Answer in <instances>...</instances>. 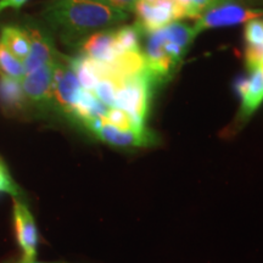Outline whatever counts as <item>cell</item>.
I'll return each instance as SVG.
<instances>
[{
	"instance_id": "19",
	"label": "cell",
	"mask_w": 263,
	"mask_h": 263,
	"mask_svg": "<svg viewBox=\"0 0 263 263\" xmlns=\"http://www.w3.org/2000/svg\"><path fill=\"white\" fill-rule=\"evenodd\" d=\"M98 2L128 14L129 11L133 12L134 5L137 4L138 0H98Z\"/></svg>"
},
{
	"instance_id": "1",
	"label": "cell",
	"mask_w": 263,
	"mask_h": 263,
	"mask_svg": "<svg viewBox=\"0 0 263 263\" xmlns=\"http://www.w3.org/2000/svg\"><path fill=\"white\" fill-rule=\"evenodd\" d=\"M43 18L66 44L78 45L91 33L122 24L128 14L98 0H49Z\"/></svg>"
},
{
	"instance_id": "12",
	"label": "cell",
	"mask_w": 263,
	"mask_h": 263,
	"mask_svg": "<svg viewBox=\"0 0 263 263\" xmlns=\"http://www.w3.org/2000/svg\"><path fill=\"white\" fill-rule=\"evenodd\" d=\"M0 42L21 61H25L29 52V38L24 27L15 25L4 26L0 31Z\"/></svg>"
},
{
	"instance_id": "16",
	"label": "cell",
	"mask_w": 263,
	"mask_h": 263,
	"mask_svg": "<svg viewBox=\"0 0 263 263\" xmlns=\"http://www.w3.org/2000/svg\"><path fill=\"white\" fill-rule=\"evenodd\" d=\"M219 0H179V3L185 8L186 17L197 18L203 11L211 8Z\"/></svg>"
},
{
	"instance_id": "14",
	"label": "cell",
	"mask_w": 263,
	"mask_h": 263,
	"mask_svg": "<svg viewBox=\"0 0 263 263\" xmlns=\"http://www.w3.org/2000/svg\"><path fill=\"white\" fill-rule=\"evenodd\" d=\"M0 71L9 77L16 78L21 81L26 76L24 61H21L5 48V45L0 42Z\"/></svg>"
},
{
	"instance_id": "15",
	"label": "cell",
	"mask_w": 263,
	"mask_h": 263,
	"mask_svg": "<svg viewBox=\"0 0 263 263\" xmlns=\"http://www.w3.org/2000/svg\"><path fill=\"white\" fill-rule=\"evenodd\" d=\"M244 38L248 45L263 44V20L255 18L246 22Z\"/></svg>"
},
{
	"instance_id": "20",
	"label": "cell",
	"mask_w": 263,
	"mask_h": 263,
	"mask_svg": "<svg viewBox=\"0 0 263 263\" xmlns=\"http://www.w3.org/2000/svg\"><path fill=\"white\" fill-rule=\"evenodd\" d=\"M28 0H0V14L4 12L5 10H20Z\"/></svg>"
},
{
	"instance_id": "4",
	"label": "cell",
	"mask_w": 263,
	"mask_h": 263,
	"mask_svg": "<svg viewBox=\"0 0 263 263\" xmlns=\"http://www.w3.org/2000/svg\"><path fill=\"white\" fill-rule=\"evenodd\" d=\"M136 24L144 34L186 18L185 8L178 0H138L134 5Z\"/></svg>"
},
{
	"instance_id": "9",
	"label": "cell",
	"mask_w": 263,
	"mask_h": 263,
	"mask_svg": "<svg viewBox=\"0 0 263 263\" xmlns=\"http://www.w3.org/2000/svg\"><path fill=\"white\" fill-rule=\"evenodd\" d=\"M15 233L24 256L18 263H32L37 256L38 229L29 209L21 201L14 203Z\"/></svg>"
},
{
	"instance_id": "21",
	"label": "cell",
	"mask_w": 263,
	"mask_h": 263,
	"mask_svg": "<svg viewBox=\"0 0 263 263\" xmlns=\"http://www.w3.org/2000/svg\"><path fill=\"white\" fill-rule=\"evenodd\" d=\"M32 263H47V262H32Z\"/></svg>"
},
{
	"instance_id": "11",
	"label": "cell",
	"mask_w": 263,
	"mask_h": 263,
	"mask_svg": "<svg viewBox=\"0 0 263 263\" xmlns=\"http://www.w3.org/2000/svg\"><path fill=\"white\" fill-rule=\"evenodd\" d=\"M27 104L21 81L0 73V107L3 111L8 115H18Z\"/></svg>"
},
{
	"instance_id": "22",
	"label": "cell",
	"mask_w": 263,
	"mask_h": 263,
	"mask_svg": "<svg viewBox=\"0 0 263 263\" xmlns=\"http://www.w3.org/2000/svg\"><path fill=\"white\" fill-rule=\"evenodd\" d=\"M178 2H179V0H178Z\"/></svg>"
},
{
	"instance_id": "6",
	"label": "cell",
	"mask_w": 263,
	"mask_h": 263,
	"mask_svg": "<svg viewBox=\"0 0 263 263\" xmlns=\"http://www.w3.org/2000/svg\"><path fill=\"white\" fill-rule=\"evenodd\" d=\"M24 29L29 38V52L24 61L26 73L54 61L60 55L48 29L34 21H27Z\"/></svg>"
},
{
	"instance_id": "5",
	"label": "cell",
	"mask_w": 263,
	"mask_h": 263,
	"mask_svg": "<svg viewBox=\"0 0 263 263\" xmlns=\"http://www.w3.org/2000/svg\"><path fill=\"white\" fill-rule=\"evenodd\" d=\"M82 89L83 88L77 76L67 64L66 58H61L60 54L54 65L52 106L57 107L61 114L70 118Z\"/></svg>"
},
{
	"instance_id": "18",
	"label": "cell",
	"mask_w": 263,
	"mask_h": 263,
	"mask_svg": "<svg viewBox=\"0 0 263 263\" xmlns=\"http://www.w3.org/2000/svg\"><path fill=\"white\" fill-rule=\"evenodd\" d=\"M263 64V44L248 45L245 49V65L249 72H252Z\"/></svg>"
},
{
	"instance_id": "3",
	"label": "cell",
	"mask_w": 263,
	"mask_h": 263,
	"mask_svg": "<svg viewBox=\"0 0 263 263\" xmlns=\"http://www.w3.org/2000/svg\"><path fill=\"white\" fill-rule=\"evenodd\" d=\"M262 0H219L203 11L193 26L196 34L207 29L232 27L263 16Z\"/></svg>"
},
{
	"instance_id": "17",
	"label": "cell",
	"mask_w": 263,
	"mask_h": 263,
	"mask_svg": "<svg viewBox=\"0 0 263 263\" xmlns=\"http://www.w3.org/2000/svg\"><path fill=\"white\" fill-rule=\"evenodd\" d=\"M0 193H6L14 197H18L20 192L17 184L14 182L12 177L10 176L9 170L6 168L5 163L0 159Z\"/></svg>"
},
{
	"instance_id": "10",
	"label": "cell",
	"mask_w": 263,
	"mask_h": 263,
	"mask_svg": "<svg viewBox=\"0 0 263 263\" xmlns=\"http://www.w3.org/2000/svg\"><path fill=\"white\" fill-rule=\"evenodd\" d=\"M78 45H80L81 54L104 64H110L120 55H122L117 47L115 29L112 28L91 33Z\"/></svg>"
},
{
	"instance_id": "8",
	"label": "cell",
	"mask_w": 263,
	"mask_h": 263,
	"mask_svg": "<svg viewBox=\"0 0 263 263\" xmlns=\"http://www.w3.org/2000/svg\"><path fill=\"white\" fill-rule=\"evenodd\" d=\"M57 59L35 71L26 73L21 80L22 89L28 103L39 107L52 106V76Z\"/></svg>"
},
{
	"instance_id": "13",
	"label": "cell",
	"mask_w": 263,
	"mask_h": 263,
	"mask_svg": "<svg viewBox=\"0 0 263 263\" xmlns=\"http://www.w3.org/2000/svg\"><path fill=\"white\" fill-rule=\"evenodd\" d=\"M143 34L144 33L136 24L115 28V37H116L117 47L120 49L121 54L141 51L140 41Z\"/></svg>"
},
{
	"instance_id": "2",
	"label": "cell",
	"mask_w": 263,
	"mask_h": 263,
	"mask_svg": "<svg viewBox=\"0 0 263 263\" xmlns=\"http://www.w3.org/2000/svg\"><path fill=\"white\" fill-rule=\"evenodd\" d=\"M196 35L193 26L178 21L146 34L143 54L147 74L156 87L172 80Z\"/></svg>"
},
{
	"instance_id": "7",
	"label": "cell",
	"mask_w": 263,
	"mask_h": 263,
	"mask_svg": "<svg viewBox=\"0 0 263 263\" xmlns=\"http://www.w3.org/2000/svg\"><path fill=\"white\" fill-rule=\"evenodd\" d=\"M234 88L241 100L236 123L244 124L263 103V64L252 71L250 77L236 78Z\"/></svg>"
}]
</instances>
